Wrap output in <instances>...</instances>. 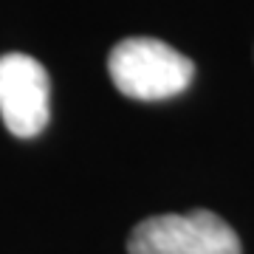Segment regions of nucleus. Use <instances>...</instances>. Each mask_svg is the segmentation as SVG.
Here are the masks:
<instances>
[{"mask_svg":"<svg viewBox=\"0 0 254 254\" xmlns=\"http://www.w3.org/2000/svg\"><path fill=\"white\" fill-rule=\"evenodd\" d=\"M110 79L119 91L138 102H158L190 88L195 65L190 57L153 37H127L108 57Z\"/></svg>","mask_w":254,"mask_h":254,"instance_id":"obj_1","label":"nucleus"},{"mask_svg":"<svg viewBox=\"0 0 254 254\" xmlns=\"http://www.w3.org/2000/svg\"><path fill=\"white\" fill-rule=\"evenodd\" d=\"M130 254H240V237L226 220L195 209L187 215H155L141 220L127 240Z\"/></svg>","mask_w":254,"mask_h":254,"instance_id":"obj_2","label":"nucleus"},{"mask_svg":"<svg viewBox=\"0 0 254 254\" xmlns=\"http://www.w3.org/2000/svg\"><path fill=\"white\" fill-rule=\"evenodd\" d=\"M48 93V73L34 57L20 51L0 57V116L9 133L31 138L46 130Z\"/></svg>","mask_w":254,"mask_h":254,"instance_id":"obj_3","label":"nucleus"}]
</instances>
